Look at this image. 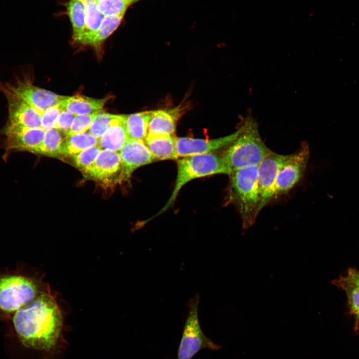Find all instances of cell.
<instances>
[{
	"instance_id": "6da1fadb",
	"label": "cell",
	"mask_w": 359,
	"mask_h": 359,
	"mask_svg": "<svg viewBox=\"0 0 359 359\" xmlns=\"http://www.w3.org/2000/svg\"><path fill=\"white\" fill-rule=\"evenodd\" d=\"M13 323L24 346L48 351L55 346L59 338L62 318L54 299L43 293L18 310Z\"/></svg>"
},
{
	"instance_id": "7a4b0ae2",
	"label": "cell",
	"mask_w": 359,
	"mask_h": 359,
	"mask_svg": "<svg viewBox=\"0 0 359 359\" xmlns=\"http://www.w3.org/2000/svg\"><path fill=\"white\" fill-rule=\"evenodd\" d=\"M238 131L237 136L222 156L231 173L258 166L273 152L262 140L257 124L251 116L243 120Z\"/></svg>"
},
{
	"instance_id": "3957f363",
	"label": "cell",
	"mask_w": 359,
	"mask_h": 359,
	"mask_svg": "<svg viewBox=\"0 0 359 359\" xmlns=\"http://www.w3.org/2000/svg\"><path fill=\"white\" fill-rule=\"evenodd\" d=\"M257 166L239 169L229 175L230 198L238 209L244 230L254 224L259 214Z\"/></svg>"
},
{
	"instance_id": "277c9868",
	"label": "cell",
	"mask_w": 359,
	"mask_h": 359,
	"mask_svg": "<svg viewBox=\"0 0 359 359\" xmlns=\"http://www.w3.org/2000/svg\"><path fill=\"white\" fill-rule=\"evenodd\" d=\"M178 174L174 188L168 202L156 214L167 210L174 202L178 194L186 183L194 179L215 174H226L231 172L222 156L213 153L196 155L178 159Z\"/></svg>"
},
{
	"instance_id": "5b68a950",
	"label": "cell",
	"mask_w": 359,
	"mask_h": 359,
	"mask_svg": "<svg viewBox=\"0 0 359 359\" xmlns=\"http://www.w3.org/2000/svg\"><path fill=\"white\" fill-rule=\"evenodd\" d=\"M199 296L197 294L188 303V312L178 352L177 359H191L200 350H217L221 346L214 343L203 333L198 316Z\"/></svg>"
},
{
	"instance_id": "8992f818",
	"label": "cell",
	"mask_w": 359,
	"mask_h": 359,
	"mask_svg": "<svg viewBox=\"0 0 359 359\" xmlns=\"http://www.w3.org/2000/svg\"><path fill=\"white\" fill-rule=\"evenodd\" d=\"M37 294V287L29 279L20 276L0 277V310L13 312L32 301Z\"/></svg>"
},
{
	"instance_id": "52a82bcc",
	"label": "cell",
	"mask_w": 359,
	"mask_h": 359,
	"mask_svg": "<svg viewBox=\"0 0 359 359\" xmlns=\"http://www.w3.org/2000/svg\"><path fill=\"white\" fill-rule=\"evenodd\" d=\"M310 157L308 144L303 142L294 153L288 155L276 179L275 199L292 189L302 179Z\"/></svg>"
},
{
	"instance_id": "ba28073f",
	"label": "cell",
	"mask_w": 359,
	"mask_h": 359,
	"mask_svg": "<svg viewBox=\"0 0 359 359\" xmlns=\"http://www.w3.org/2000/svg\"><path fill=\"white\" fill-rule=\"evenodd\" d=\"M84 174L100 184L110 186L126 180L118 152L102 150Z\"/></svg>"
},
{
	"instance_id": "9c48e42d",
	"label": "cell",
	"mask_w": 359,
	"mask_h": 359,
	"mask_svg": "<svg viewBox=\"0 0 359 359\" xmlns=\"http://www.w3.org/2000/svg\"><path fill=\"white\" fill-rule=\"evenodd\" d=\"M288 155L272 152L257 166L258 214L275 199V184L278 172Z\"/></svg>"
},
{
	"instance_id": "30bf717a",
	"label": "cell",
	"mask_w": 359,
	"mask_h": 359,
	"mask_svg": "<svg viewBox=\"0 0 359 359\" xmlns=\"http://www.w3.org/2000/svg\"><path fill=\"white\" fill-rule=\"evenodd\" d=\"M45 131L41 128H30L6 123L2 134L8 152L27 151L34 153L41 144Z\"/></svg>"
},
{
	"instance_id": "8fae6325",
	"label": "cell",
	"mask_w": 359,
	"mask_h": 359,
	"mask_svg": "<svg viewBox=\"0 0 359 359\" xmlns=\"http://www.w3.org/2000/svg\"><path fill=\"white\" fill-rule=\"evenodd\" d=\"M0 92L3 94L7 102V123L30 128H41V114L10 89L6 83H0Z\"/></svg>"
},
{
	"instance_id": "7c38bea8",
	"label": "cell",
	"mask_w": 359,
	"mask_h": 359,
	"mask_svg": "<svg viewBox=\"0 0 359 359\" xmlns=\"http://www.w3.org/2000/svg\"><path fill=\"white\" fill-rule=\"evenodd\" d=\"M8 87L41 114L47 109L59 104L66 96L58 95L34 86L28 79L18 78Z\"/></svg>"
},
{
	"instance_id": "4fadbf2b",
	"label": "cell",
	"mask_w": 359,
	"mask_h": 359,
	"mask_svg": "<svg viewBox=\"0 0 359 359\" xmlns=\"http://www.w3.org/2000/svg\"><path fill=\"white\" fill-rule=\"evenodd\" d=\"M238 134L237 130L229 135L213 139L176 138L177 154L179 158L212 154L213 152L228 147L235 140Z\"/></svg>"
},
{
	"instance_id": "5bb4252c",
	"label": "cell",
	"mask_w": 359,
	"mask_h": 359,
	"mask_svg": "<svg viewBox=\"0 0 359 359\" xmlns=\"http://www.w3.org/2000/svg\"><path fill=\"white\" fill-rule=\"evenodd\" d=\"M118 153L126 180L138 168L155 160L143 140L129 139Z\"/></svg>"
},
{
	"instance_id": "9a60e30c",
	"label": "cell",
	"mask_w": 359,
	"mask_h": 359,
	"mask_svg": "<svg viewBox=\"0 0 359 359\" xmlns=\"http://www.w3.org/2000/svg\"><path fill=\"white\" fill-rule=\"evenodd\" d=\"M185 108L181 105L172 109L152 111L148 133L174 135L178 120Z\"/></svg>"
},
{
	"instance_id": "2e32d148",
	"label": "cell",
	"mask_w": 359,
	"mask_h": 359,
	"mask_svg": "<svg viewBox=\"0 0 359 359\" xmlns=\"http://www.w3.org/2000/svg\"><path fill=\"white\" fill-rule=\"evenodd\" d=\"M144 142L155 160H177L176 137L174 135L148 133Z\"/></svg>"
},
{
	"instance_id": "e0dca14e",
	"label": "cell",
	"mask_w": 359,
	"mask_h": 359,
	"mask_svg": "<svg viewBox=\"0 0 359 359\" xmlns=\"http://www.w3.org/2000/svg\"><path fill=\"white\" fill-rule=\"evenodd\" d=\"M108 100V97L96 99L82 95H74L66 96L59 104L61 108L77 116L102 111Z\"/></svg>"
},
{
	"instance_id": "ac0fdd59",
	"label": "cell",
	"mask_w": 359,
	"mask_h": 359,
	"mask_svg": "<svg viewBox=\"0 0 359 359\" xmlns=\"http://www.w3.org/2000/svg\"><path fill=\"white\" fill-rule=\"evenodd\" d=\"M126 115H121L99 139L98 146L102 150L119 152L130 139L126 128Z\"/></svg>"
},
{
	"instance_id": "d6986e66",
	"label": "cell",
	"mask_w": 359,
	"mask_h": 359,
	"mask_svg": "<svg viewBox=\"0 0 359 359\" xmlns=\"http://www.w3.org/2000/svg\"><path fill=\"white\" fill-rule=\"evenodd\" d=\"M99 139L88 132L73 135L64 139L61 156H70L98 145Z\"/></svg>"
},
{
	"instance_id": "ffe728a7",
	"label": "cell",
	"mask_w": 359,
	"mask_h": 359,
	"mask_svg": "<svg viewBox=\"0 0 359 359\" xmlns=\"http://www.w3.org/2000/svg\"><path fill=\"white\" fill-rule=\"evenodd\" d=\"M152 112L144 111L126 115V128L130 139L144 141L148 133Z\"/></svg>"
},
{
	"instance_id": "44dd1931",
	"label": "cell",
	"mask_w": 359,
	"mask_h": 359,
	"mask_svg": "<svg viewBox=\"0 0 359 359\" xmlns=\"http://www.w3.org/2000/svg\"><path fill=\"white\" fill-rule=\"evenodd\" d=\"M85 9L86 29L77 41L84 44L100 27L104 16L99 11L96 0H80Z\"/></svg>"
},
{
	"instance_id": "7402d4cb",
	"label": "cell",
	"mask_w": 359,
	"mask_h": 359,
	"mask_svg": "<svg viewBox=\"0 0 359 359\" xmlns=\"http://www.w3.org/2000/svg\"><path fill=\"white\" fill-rule=\"evenodd\" d=\"M66 6L72 27V37L75 41H77L86 29L84 7L80 0H69Z\"/></svg>"
},
{
	"instance_id": "603a6c76",
	"label": "cell",
	"mask_w": 359,
	"mask_h": 359,
	"mask_svg": "<svg viewBox=\"0 0 359 359\" xmlns=\"http://www.w3.org/2000/svg\"><path fill=\"white\" fill-rule=\"evenodd\" d=\"M124 15L104 16L100 27L84 44L99 47L118 28Z\"/></svg>"
},
{
	"instance_id": "cb8c5ba5",
	"label": "cell",
	"mask_w": 359,
	"mask_h": 359,
	"mask_svg": "<svg viewBox=\"0 0 359 359\" xmlns=\"http://www.w3.org/2000/svg\"><path fill=\"white\" fill-rule=\"evenodd\" d=\"M62 135L55 128L46 131L41 144L34 153L51 157L61 156L64 140Z\"/></svg>"
},
{
	"instance_id": "d4e9b609",
	"label": "cell",
	"mask_w": 359,
	"mask_h": 359,
	"mask_svg": "<svg viewBox=\"0 0 359 359\" xmlns=\"http://www.w3.org/2000/svg\"><path fill=\"white\" fill-rule=\"evenodd\" d=\"M331 283L346 292L350 312L355 320V329H359V288L348 284L339 278L332 280Z\"/></svg>"
},
{
	"instance_id": "484cf974",
	"label": "cell",
	"mask_w": 359,
	"mask_h": 359,
	"mask_svg": "<svg viewBox=\"0 0 359 359\" xmlns=\"http://www.w3.org/2000/svg\"><path fill=\"white\" fill-rule=\"evenodd\" d=\"M121 116L100 111L98 112L87 132L99 139Z\"/></svg>"
},
{
	"instance_id": "4316f807",
	"label": "cell",
	"mask_w": 359,
	"mask_h": 359,
	"mask_svg": "<svg viewBox=\"0 0 359 359\" xmlns=\"http://www.w3.org/2000/svg\"><path fill=\"white\" fill-rule=\"evenodd\" d=\"M98 9L104 16L125 14L132 3L131 0H96Z\"/></svg>"
},
{
	"instance_id": "83f0119b",
	"label": "cell",
	"mask_w": 359,
	"mask_h": 359,
	"mask_svg": "<svg viewBox=\"0 0 359 359\" xmlns=\"http://www.w3.org/2000/svg\"><path fill=\"white\" fill-rule=\"evenodd\" d=\"M101 150V148L97 145L86 149L71 157L75 166L84 173L94 163Z\"/></svg>"
},
{
	"instance_id": "f1b7e54d",
	"label": "cell",
	"mask_w": 359,
	"mask_h": 359,
	"mask_svg": "<svg viewBox=\"0 0 359 359\" xmlns=\"http://www.w3.org/2000/svg\"><path fill=\"white\" fill-rule=\"evenodd\" d=\"M98 112L75 116L65 137L87 132Z\"/></svg>"
},
{
	"instance_id": "f546056e",
	"label": "cell",
	"mask_w": 359,
	"mask_h": 359,
	"mask_svg": "<svg viewBox=\"0 0 359 359\" xmlns=\"http://www.w3.org/2000/svg\"><path fill=\"white\" fill-rule=\"evenodd\" d=\"M60 111L61 106L59 104L46 110L41 114V128L45 131L54 129Z\"/></svg>"
},
{
	"instance_id": "4dcf8cb0",
	"label": "cell",
	"mask_w": 359,
	"mask_h": 359,
	"mask_svg": "<svg viewBox=\"0 0 359 359\" xmlns=\"http://www.w3.org/2000/svg\"><path fill=\"white\" fill-rule=\"evenodd\" d=\"M75 116L68 111L61 108L56 123L55 129L66 137Z\"/></svg>"
},
{
	"instance_id": "1f68e13d",
	"label": "cell",
	"mask_w": 359,
	"mask_h": 359,
	"mask_svg": "<svg viewBox=\"0 0 359 359\" xmlns=\"http://www.w3.org/2000/svg\"><path fill=\"white\" fill-rule=\"evenodd\" d=\"M339 279L348 284L359 288V270L356 269H349L347 275L341 276Z\"/></svg>"
},
{
	"instance_id": "d6a6232c",
	"label": "cell",
	"mask_w": 359,
	"mask_h": 359,
	"mask_svg": "<svg viewBox=\"0 0 359 359\" xmlns=\"http://www.w3.org/2000/svg\"><path fill=\"white\" fill-rule=\"evenodd\" d=\"M131 0V1H132V3H135V2H136V1H138V0Z\"/></svg>"
}]
</instances>
